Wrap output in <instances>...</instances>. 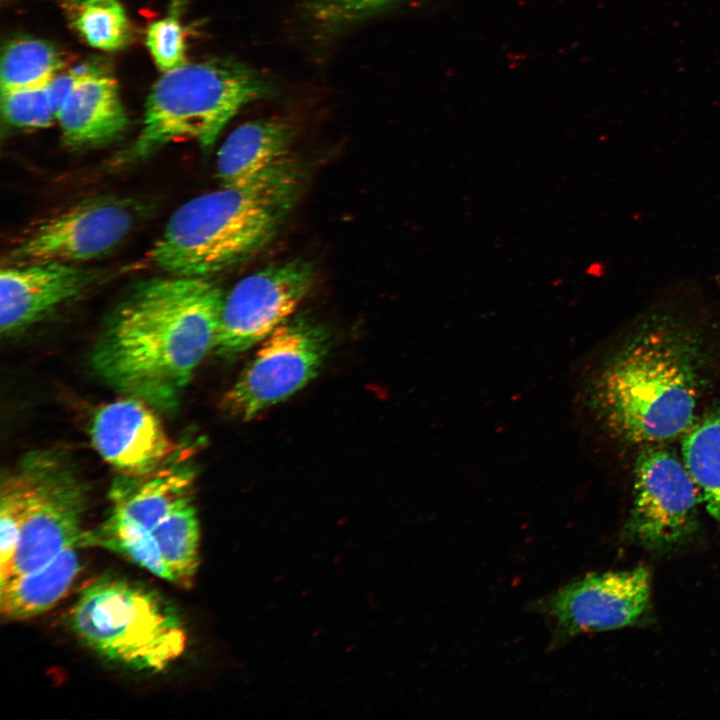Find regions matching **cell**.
<instances>
[{
    "label": "cell",
    "mask_w": 720,
    "mask_h": 720,
    "mask_svg": "<svg viewBox=\"0 0 720 720\" xmlns=\"http://www.w3.org/2000/svg\"><path fill=\"white\" fill-rule=\"evenodd\" d=\"M209 278L170 275L139 283L95 345L97 374L125 396L175 408L214 350L225 293Z\"/></svg>",
    "instance_id": "cell-1"
},
{
    "label": "cell",
    "mask_w": 720,
    "mask_h": 720,
    "mask_svg": "<svg viewBox=\"0 0 720 720\" xmlns=\"http://www.w3.org/2000/svg\"><path fill=\"white\" fill-rule=\"evenodd\" d=\"M705 352L696 330L673 317L645 323L593 374L591 411L610 436L625 443L650 446L678 437L694 421Z\"/></svg>",
    "instance_id": "cell-2"
},
{
    "label": "cell",
    "mask_w": 720,
    "mask_h": 720,
    "mask_svg": "<svg viewBox=\"0 0 720 720\" xmlns=\"http://www.w3.org/2000/svg\"><path fill=\"white\" fill-rule=\"evenodd\" d=\"M302 184L294 159L242 186L221 188L179 206L152 246L170 275L211 277L253 256L278 233Z\"/></svg>",
    "instance_id": "cell-3"
},
{
    "label": "cell",
    "mask_w": 720,
    "mask_h": 720,
    "mask_svg": "<svg viewBox=\"0 0 720 720\" xmlns=\"http://www.w3.org/2000/svg\"><path fill=\"white\" fill-rule=\"evenodd\" d=\"M270 91L256 72L227 59L186 62L163 72L147 97L140 133L121 160L135 162L183 140L210 149L245 104Z\"/></svg>",
    "instance_id": "cell-4"
},
{
    "label": "cell",
    "mask_w": 720,
    "mask_h": 720,
    "mask_svg": "<svg viewBox=\"0 0 720 720\" xmlns=\"http://www.w3.org/2000/svg\"><path fill=\"white\" fill-rule=\"evenodd\" d=\"M69 622L98 655L137 671L165 669L187 642L179 615L164 598L116 577L89 583L71 607Z\"/></svg>",
    "instance_id": "cell-5"
},
{
    "label": "cell",
    "mask_w": 720,
    "mask_h": 720,
    "mask_svg": "<svg viewBox=\"0 0 720 720\" xmlns=\"http://www.w3.org/2000/svg\"><path fill=\"white\" fill-rule=\"evenodd\" d=\"M29 482L28 504L8 579L35 570L63 550L84 544L86 488L64 457L32 452L21 463Z\"/></svg>",
    "instance_id": "cell-6"
},
{
    "label": "cell",
    "mask_w": 720,
    "mask_h": 720,
    "mask_svg": "<svg viewBox=\"0 0 720 720\" xmlns=\"http://www.w3.org/2000/svg\"><path fill=\"white\" fill-rule=\"evenodd\" d=\"M329 348L326 328L306 318H290L260 343L225 393L223 410L248 421L286 400L318 375Z\"/></svg>",
    "instance_id": "cell-7"
},
{
    "label": "cell",
    "mask_w": 720,
    "mask_h": 720,
    "mask_svg": "<svg viewBox=\"0 0 720 720\" xmlns=\"http://www.w3.org/2000/svg\"><path fill=\"white\" fill-rule=\"evenodd\" d=\"M315 281L313 264L292 259L240 279L225 293L214 350L232 358L260 344L289 320Z\"/></svg>",
    "instance_id": "cell-8"
},
{
    "label": "cell",
    "mask_w": 720,
    "mask_h": 720,
    "mask_svg": "<svg viewBox=\"0 0 720 720\" xmlns=\"http://www.w3.org/2000/svg\"><path fill=\"white\" fill-rule=\"evenodd\" d=\"M700 496L683 461L667 449L646 446L635 463L626 536L656 550L681 544L697 528Z\"/></svg>",
    "instance_id": "cell-9"
},
{
    "label": "cell",
    "mask_w": 720,
    "mask_h": 720,
    "mask_svg": "<svg viewBox=\"0 0 720 720\" xmlns=\"http://www.w3.org/2000/svg\"><path fill=\"white\" fill-rule=\"evenodd\" d=\"M140 207L129 199L103 196L50 218L11 251L16 263L76 264L111 252L135 228Z\"/></svg>",
    "instance_id": "cell-10"
},
{
    "label": "cell",
    "mask_w": 720,
    "mask_h": 720,
    "mask_svg": "<svg viewBox=\"0 0 720 720\" xmlns=\"http://www.w3.org/2000/svg\"><path fill=\"white\" fill-rule=\"evenodd\" d=\"M644 567L587 575L541 600L536 611L550 617L565 637L639 624L651 607Z\"/></svg>",
    "instance_id": "cell-11"
},
{
    "label": "cell",
    "mask_w": 720,
    "mask_h": 720,
    "mask_svg": "<svg viewBox=\"0 0 720 720\" xmlns=\"http://www.w3.org/2000/svg\"><path fill=\"white\" fill-rule=\"evenodd\" d=\"M142 478L125 477L111 489V509L103 524L86 531L85 546L116 551L152 531L183 499L192 495L195 471L190 463L174 462Z\"/></svg>",
    "instance_id": "cell-12"
},
{
    "label": "cell",
    "mask_w": 720,
    "mask_h": 720,
    "mask_svg": "<svg viewBox=\"0 0 720 720\" xmlns=\"http://www.w3.org/2000/svg\"><path fill=\"white\" fill-rule=\"evenodd\" d=\"M89 431L97 453L124 477L153 474L176 450L153 407L131 396L99 407Z\"/></svg>",
    "instance_id": "cell-13"
},
{
    "label": "cell",
    "mask_w": 720,
    "mask_h": 720,
    "mask_svg": "<svg viewBox=\"0 0 720 720\" xmlns=\"http://www.w3.org/2000/svg\"><path fill=\"white\" fill-rule=\"evenodd\" d=\"M92 281L91 272L61 262L16 263L0 271V330L13 336L69 302Z\"/></svg>",
    "instance_id": "cell-14"
},
{
    "label": "cell",
    "mask_w": 720,
    "mask_h": 720,
    "mask_svg": "<svg viewBox=\"0 0 720 720\" xmlns=\"http://www.w3.org/2000/svg\"><path fill=\"white\" fill-rule=\"evenodd\" d=\"M76 67V81L56 113L63 142L71 148L110 143L128 124L117 81L102 62L88 61Z\"/></svg>",
    "instance_id": "cell-15"
},
{
    "label": "cell",
    "mask_w": 720,
    "mask_h": 720,
    "mask_svg": "<svg viewBox=\"0 0 720 720\" xmlns=\"http://www.w3.org/2000/svg\"><path fill=\"white\" fill-rule=\"evenodd\" d=\"M291 128L279 120H256L236 127L217 153L216 175L221 186L246 185L288 164Z\"/></svg>",
    "instance_id": "cell-16"
},
{
    "label": "cell",
    "mask_w": 720,
    "mask_h": 720,
    "mask_svg": "<svg viewBox=\"0 0 720 720\" xmlns=\"http://www.w3.org/2000/svg\"><path fill=\"white\" fill-rule=\"evenodd\" d=\"M71 546L46 564L0 585L1 616L10 621L37 616L68 592L81 570L80 548Z\"/></svg>",
    "instance_id": "cell-17"
},
{
    "label": "cell",
    "mask_w": 720,
    "mask_h": 720,
    "mask_svg": "<svg viewBox=\"0 0 720 720\" xmlns=\"http://www.w3.org/2000/svg\"><path fill=\"white\" fill-rule=\"evenodd\" d=\"M192 496L183 499L144 535L158 549L169 574L168 581L183 587L192 584L199 564V523Z\"/></svg>",
    "instance_id": "cell-18"
},
{
    "label": "cell",
    "mask_w": 720,
    "mask_h": 720,
    "mask_svg": "<svg viewBox=\"0 0 720 720\" xmlns=\"http://www.w3.org/2000/svg\"><path fill=\"white\" fill-rule=\"evenodd\" d=\"M682 458L707 510L720 520V404L690 427L683 440Z\"/></svg>",
    "instance_id": "cell-19"
},
{
    "label": "cell",
    "mask_w": 720,
    "mask_h": 720,
    "mask_svg": "<svg viewBox=\"0 0 720 720\" xmlns=\"http://www.w3.org/2000/svg\"><path fill=\"white\" fill-rule=\"evenodd\" d=\"M69 23L90 46L115 51L128 45L132 28L118 0H58Z\"/></svg>",
    "instance_id": "cell-20"
},
{
    "label": "cell",
    "mask_w": 720,
    "mask_h": 720,
    "mask_svg": "<svg viewBox=\"0 0 720 720\" xmlns=\"http://www.w3.org/2000/svg\"><path fill=\"white\" fill-rule=\"evenodd\" d=\"M62 54L49 42L33 37H17L2 49L1 92L49 82L64 70Z\"/></svg>",
    "instance_id": "cell-21"
},
{
    "label": "cell",
    "mask_w": 720,
    "mask_h": 720,
    "mask_svg": "<svg viewBox=\"0 0 720 720\" xmlns=\"http://www.w3.org/2000/svg\"><path fill=\"white\" fill-rule=\"evenodd\" d=\"M29 496V482L20 465L1 483L0 490V582L11 567Z\"/></svg>",
    "instance_id": "cell-22"
},
{
    "label": "cell",
    "mask_w": 720,
    "mask_h": 720,
    "mask_svg": "<svg viewBox=\"0 0 720 720\" xmlns=\"http://www.w3.org/2000/svg\"><path fill=\"white\" fill-rule=\"evenodd\" d=\"M49 82L37 86L1 92L4 120L17 128H47L56 120Z\"/></svg>",
    "instance_id": "cell-23"
},
{
    "label": "cell",
    "mask_w": 720,
    "mask_h": 720,
    "mask_svg": "<svg viewBox=\"0 0 720 720\" xmlns=\"http://www.w3.org/2000/svg\"><path fill=\"white\" fill-rule=\"evenodd\" d=\"M179 2L163 18L152 22L146 31L145 43L158 68L166 72L186 63L185 33L179 19Z\"/></svg>",
    "instance_id": "cell-24"
},
{
    "label": "cell",
    "mask_w": 720,
    "mask_h": 720,
    "mask_svg": "<svg viewBox=\"0 0 720 720\" xmlns=\"http://www.w3.org/2000/svg\"><path fill=\"white\" fill-rule=\"evenodd\" d=\"M337 4L349 10H367L383 5L391 0H334Z\"/></svg>",
    "instance_id": "cell-25"
}]
</instances>
